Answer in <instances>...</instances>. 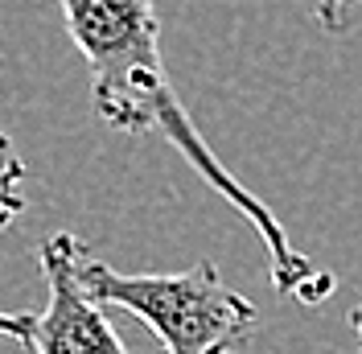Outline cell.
Listing matches in <instances>:
<instances>
[{
    "label": "cell",
    "mask_w": 362,
    "mask_h": 354,
    "mask_svg": "<svg viewBox=\"0 0 362 354\" xmlns=\"http://www.w3.org/2000/svg\"><path fill=\"white\" fill-rule=\"evenodd\" d=\"M313 8H317V21L338 38V33H346L354 25V13L362 8V0H317Z\"/></svg>",
    "instance_id": "cell-5"
},
{
    "label": "cell",
    "mask_w": 362,
    "mask_h": 354,
    "mask_svg": "<svg viewBox=\"0 0 362 354\" xmlns=\"http://www.w3.org/2000/svg\"><path fill=\"white\" fill-rule=\"evenodd\" d=\"M350 330L358 333V354H362V301L350 309Z\"/></svg>",
    "instance_id": "cell-6"
},
{
    "label": "cell",
    "mask_w": 362,
    "mask_h": 354,
    "mask_svg": "<svg viewBox=\"0 0 362 354\" xmlns=\"http://www.w3.org/2000/svg\"><path fill=\"white\" fill-rule=\"evenodd\" d=\"M21 185H25V161L17 153V144L8 140V132H0V231L25 215Z\"/></svg>",
    "instance_id": "cell-4"
},
{
    "label": "cell",
    "mask_w": 362,
    "mask_h": 354,
    "mask_svg": "<svg viewBox=\"0 0 362 354\" xmlns=\"http://www.w3.org/2000/svg\"><path fill=\"white\" fill-rule=\"evenodd\" d=\"M74 276L103 309H124L157 333L165 354H235L259 313L226 285L210 260L177 276H132L103 264L83 239L74 244Z\"/></svg>",
    "instance_id": "cell-2"
},
{
    "label": "cell",
    "mask_w": 362,
    "mask_h": 354,
    "mask_svg": "<svg viewBox=\"0 0 362 354\" xmlns=\"http://www.w3.org/2000/svg\"><path fill=\"white\" fill-rule=\"evenodd\" d=\"M74 244L78 235L54 231L37 247V264L45 276V305L0 313V338H13L33 354H128L103 305L74 276Z\"/></svg>",
    "instance_id": "cell-3"
},
{
    "label": "cell",
    "mask_w": 362,
    "mask_h": 354,
    "mask_svg": "<svg viewBox=\"0 0 362 354\" xmlns=\"http://www.w3.org/2000/svg\"><path fill=\"white\" fill-rule=\"evenodd\" d=\"M62 21L74 50L90 70V103L103 124L128 136L157 132L177 149L189 169L210 190H218L243 219L255 227L259 244L268 251V276L280 292H293L300 301H325L334 276L317 272L305 251H296L284 222L272 215L268 202H259L239 177L226 169L189 120L177 87L165 70L160 54V21L153 0H58Z\"/></svg>",
    "instance_id": "cell-1"
}]
</instances>
